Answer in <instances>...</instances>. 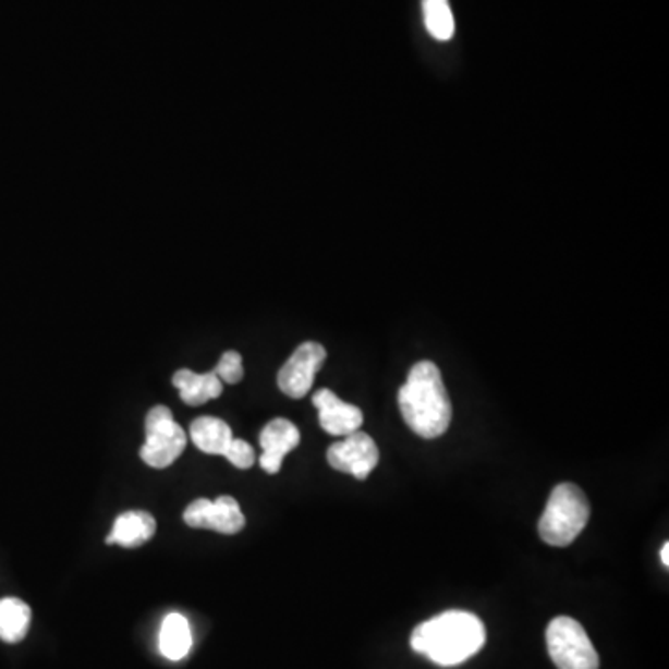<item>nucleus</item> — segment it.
<instances>
[{
    "mask_svg": "<svg viewBox=\"0 0 669 669\" xmlns=\"http://www.w3.org/2000/svg\"><path fill=\"white\" fill-rule=\"evenodd\" d=\"M212 373L220 378L221 384L234 386L244 378V366H242V357L239 352H226L221 355L220 363L216 365Z\"/></svg>",
    "mask_w": 669,
    "mask_h": 669,
    "instance_id": "f3484780",
    "label": "nucleus"
},
{
    "mask_svg": "<svg viewBox=\"0 0 669 669\" xmlns=\"http://www.w3.org/2000/svg\"><path fill=\"white\" fill-rule=\"evenodd\" d=\"M484 645L486 627L482 619L463 610L439 613L411 634L413 650L445 668L473 658Z\"/></svg>",
    "mask_w": 669,
    "mask_h": 669,
    "instance_id": "f257e3e1",
    "label": "nucleus"
},
{
    "mask_svg": "<svg viewBox=\"0 0 669 669\" xmlns=\"http://www.w3.org/2000/svg\"><path fill=\"white\" fill-rule=\"evenodd\" d=\"M328 461L334 471L352 474L357 481H365L378 465L379 450L373 437L357 429L329 447Z\"/></svg>",
    "mask_w": 669,
    "mask_h": 669,
    "instance_id": "6e6552de",
    "label": "nucleus"
},
{
    "mask_svg": "<svg viewBox=\"0 0 669 669\" xmlns=\"http://www.w3.org/2000/svg\"><path fill=\"white\" fill-rule=\"evenodd\" d=\"M326 361V348L318 342H304L296 352L281 366L278 374V386L287 397L300 400L313 387L315 376Z\"/></svg>",
    "mask_w": 669,
    "mask_h": 669,
    "instance_id": "423d86ee",
    "label": "nucleus"
},
{
    "mask_svg": "<svg viewBox=\"0 0 669 669\" xmlns=\"http://www.w3.org/2000/svg\"><path fill=\"white\" fill-rule=\"evenodd\" d=\"M547 649L558 669H599V655L576 619L560 616L547 627Z\"/></svg>",
    "mask_w": 669,
    "mask_h": 669,
    "instance_id": "20e7f679",
    "label": "nucleus"
},
{
    "mask_svg": "<svg viewBox=\"0 0 669 669\" xmlns=\"http://www.w3.org/2000/svg\"><path fill=\"white\" fill-rule=\"evenodd\" d=\"M31 607L15 597L0 599V640L17 644L31 629Z\"/></svg>",
    "mask_w": 669,
    "mask_h": 669,
    "instance_id": "2eb2a0df",
    "label": "nucleus"
},
{
    "mask_svg": "<svg viewBox=\"0 0 669 669\" xmlns=\"http://www.w3.org/2000/svg\"><path fill=\"white\" fill-rule=\"evenodd\" d=\"M660 560H662L664 568H669V544H664L662 550H660Z\"/></svg>",
    "mask_w": 669,
    "mask_h": 669,
    "instance_id": "6ab92c4d",
    "label": "nucleus"
},
{
    "mask_svg": "<svg viewBox=\"0 0 669 669\" xmlns=\"http://www.w3.org/2000/svg\"><path fill=\"white\" fill-rule=\"evenodd\" d=\"M398 404L405 424L424 439H436L449 429L452 404L441 370L431 361H421L411 368L398 392Z\"/></svg>",
    "mask_w": 669,
    "mask_h": 669,
    "instance_id": "f03ea898",
    "label": "nucleus"
},
{
    "mask_svg": "<svg viewBox=\"0 0 669 669\" xmlns=\"http://www.w3.org/2000/svg\"><path fill=\"white\" fill-rule=\"evenodd\" d=\"M160 653L168 660H183L192 647V631H190L188 619L183 613H170L166 616L160 627Z\"/></svg>",
    "mask_w": 669,
    "mask_h": 669,
    "instance_id": "4468645a",
    "label": "nucleus"
},
{
    "mask_svg": "<svg viewBox=\"0 0 669 669\" xmlns=\"http://www.w3.org/2000/svg\"><path fill=\"white\" fill-rule=\"evenodd\" d=\"M186 449V434L173 421V413L166 405H157L147 413L146 442L139 458L153 469H166L175 463Z\"/></svg>",
    "mask_w": 669,
    "mask_h": 669,
    "instance_id": "39448f33",
    "label": "nucleus"
},
{
    "mask_svg": "<svg viewBox=\"0 0 669 669\" xmlns=\"http://www.w3.org/2000/svg\"><path fill=\"white\" fill-rule=\"evenodd\" d=\"M173 386L178 387L179 394L184 404L203 405L209 400L220 397L223 384L212 370L205 374H196L183 368L173 376Z\"/></svg>",
    "mask_w": 669,
    "mask_h": 669,
    "instance_id": "f8f14e48",
    "label": "nucleus"
},
{
    "mask_svg": "<svg viewBox=\"0 0 669 669\" xmlns=\"http://www.w3.org/2000/svg\"><path fill=\"white\" fill-rule=\"evenodd\" d=\"M157 532V521L151 513L133 510V512L121 513L115 519L112 532L107 536L108 545H120L125 549H136L146 545Z\"/></svg>",
    "mask_w": 669,
    "mask_h": 669,
    "instance_id": "9b49d317",
    "label": "nucleus"
},
{
    "mask_svg": "<svg viewBox=\"0 0 669 669\" xmlns=\"http://www.w3.org/2000/svg\"><path fill=\"white\" fill-rule=\"evenodd\" d=\"M589 519L586 495L575 484H560L550 492L544 515L539 519V537L552 547L573 544Z\"/></svg>",
    "mask_w": 669,
    "mask_h": 669,
    "instance_id": "7ed1b4c3",
    "label": "nucleus"
},
{
    "mask_svg": "<svg viewBox=\"0 0 669 669\" xmlns=\"http://www.w3.org/2000/svg\"><path fill=\"white\" fill-rule=\"evenodd\" d=\"M184 523L192 528H207L233 536L246 526V518L233 497H220L216 500H194L184 512Z\"/></svg>",
    "mask_w": 669,
    "mask_h": 669,
    "instance_id": "0eeeda50",
    "label": "nucleus"
},
{
    "mask_svg": "<svg viewBox=\"0 0 669 669\" xmlns=\"http://www.w3.org/2000/svg\"><path fill=\"white\" fill-rule=\"evenodd\" d=\"M190 437L205 454L226 455L233 441V431L221 418L199 417L190 426Z\"/></svg>",
    "mask_w": 669,
    "mask_h": 669,
    "instance_id": "ddd939ff",
    "label": "nucleus"
},
{
    "mask_svg": "<svg viewBox=\"0 0 669 669\" xmlns=\"http://www.w3.org/2000/svg\"><path fill=\"white\" fill-rule=\"evenodd\" d=\"M423 20L426 31L437 41H450L454 38L455 21L449 0H421Z\"/></svg>",
    "mask_w": 669,
    "mask_h": 669,
    "instance_id": "dca6fc26",
    "label": "nucleus"
},
{
    "mask_svg": "<svg viewBox=\"0 0 669 669\" xmlns=\"http://www.w3.org/2000/svg\"><path fill=\"white\" fill-rule=\"evenodd\" d=\"M259 441L263 447L260 467L268 474H278L283 465L284 455L300 445V431L291 421L273 418L260 431Z\"/></svg>",
    "mask_w": 669,
    "mask_h": 669,
    "instance_id": "9d476101",
    "label": "nucleus"
},
{
    "mask_svg": "<svg viewBox=\"0 0 669 669\" xmlns=\"http://www.w3.org/2000/svg\"><path fill=\"white\" fill-rule=\"evenodd\" d=\"M226 458L236 469H250L255 463V452L250 447V442L242 441V439H233L231 441L228 452H226Z\"/></svg>",
    "mask_w": 669,
    "mask_h": 669,
    "instance_id": "a211bd4d",
    "label": "nucleus"
},
{
    "mask_svg": "<svg viewBox=\"0 0 669 669\" xmlns=\"http://www.w3.org/2000/svg\"><path fill=\"white\" fill-rule=\"evenodd\" d=\"M313 404L318 410V423L329 436L346 437L363 426V411L357 405L342 402L329 389L316 391Z\"/></svg>",
    "mask_w": 669,
    "mask_h": 669,
    "instance_id": "1a4fd4ad",
    "label": "nucleus"
}]
</instances>
